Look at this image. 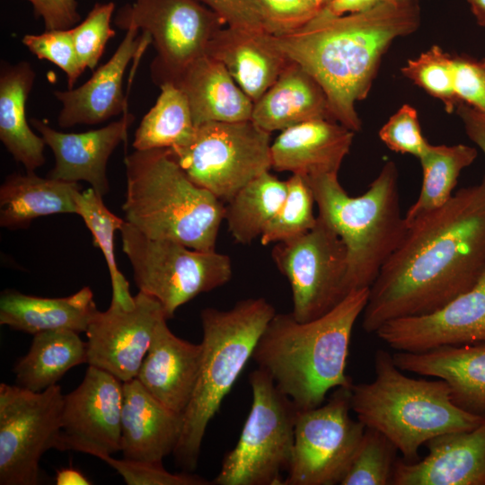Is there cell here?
Segmentation results:
<instances>
[{
    "instance_id": "obj_20",
    "label": "cell",
    "mask_w": 485,
    "mask_h": 485,
    "mask_svg": "<svg viewBox=\"0 0 485 485\" xmlns=\"http://www.w3.org/2000/svg\"><path fill=\"white\" fill-rule=\"evenodd\" d=\"M428 454L397 459L392 485H485V418L474 428L428 440Z\"/></svg>"
},
{
    "instance_id": "obj_46",
    "label": "cell",
    "mask_w": 485,
    "mask_h": 485,
    "mask_svg": "<svg viewBox=\"0 0 485 485\" xmlns=\"http://www.w3.org/2000/svg\"><path fill=\"white\" fill-rule=\"evenodd\" d=\"M33 9L35 17H40L45 31L67 30L81 20L76 0H25Z\"/></svg>"
},
{
    "instance_id": "obj_15",
    "label": "cell",
    "mask_w": 485,
    "mask_h": 485,
    "mask_svg": "<svg viewBox=\"0 0 485 485\" xmlns=\"http://www.w3.org/2000/svg\"><path fill=\"white\" fill-rule=\"evenodd\" d=\"M123 382L89 366L81 384L64 394L57 450L99 458L120 452Z\"/></svg>"
},
{
    "instance_id": "obj_42",
    "label": "cell",
    "mask_w": 485,
    "mask_h": 485,
    "mask_svg": "<svg viewBox=\"0 0 485 485\" xmlns=\"http://www.w3.org/2000/svg\"><path fill=\"white\" fill-rule=\"evenodd\" d=\"M378 136L390 150L418 158L430 145L422 135L417 110L408 104L401 106L390 117Z\"/></svg>"
},
{
    "instance_id": "obj_21",
    "label": "cell",
    "mask_w": 485,
    "mask_h": 485,
    "mask_svg": "<svg viewBox=\"0 0 485 485\" xmlns=\"http://www.w3.org/2000/svg\"><path fill=\"white\" fill-rule=\"evenodd\" d=\"M167 320L158 322L136 378L162 404L182 415L197 383L203 348L173 334Z\"/></svg>"
},
{
    "instance_id": "obj_51",
    "label": "cell",
    "mask_w": 485,
    "mask_h": 485,
    "mask_svg": "<svg viewBox=\"0 0 485 485\" xmlns=\"http://www.w3.org/2000/svg\"><path fill=\"white\" fill-rule=\"evenodd\" d=\"M307 1L310 2L318 10L321 11L326 8L332 0H307Z\"/></svg>"
},
{
    "instance_id": "obj_1",
    "label": "cell",
    "mask_w": 485,
    "mask_h": 485,
    "mask_svg": "<svg viewBox=\"0 0 485 485\" xmlns=\"http://www.w3.org/2000/svg\"><path fill=\"white\" fill-rule=\"evenodd\" d=\"M485 271V176L419 217L369 288L367 333L385 322L432 313L472 287Z\"/></svg>"
},
{
    "instance_id": "obj_50",
    "label": "cell",
    "mask_w": 485,
    "mask_h": 485,
    "mask_svg": "<svg viewBox=\"0 0 485 485\" xmlns=\"http://www.w3.org/2000/svg\"><path fill=\"white\" fill-rule=\"evenodd\" d=\"M478 25L485 27V0H467Z\"/></svg>"
},
{
    "instance_id": "obj_24",
    "label": "cell",
    "mask_w": 485,
    "mask_h": 485,
    "mask_svg": "<svg viewBox=\"0 0 485 485\" xmlns=\"http://www.w3.org/2000/svg\"><path fill=\"white\" fill-rule=\"evenodd\" d=\"M355 132L331 119L305 121L281 131L270 146L271 168L309 177L338 173Z\"/></svg>"
},
{
    "instance_id": "obj_45",
    "label": "cell",
    "mask_w": 485,
    "mask_h": 485,
    "mask_svg": "<svg viewBox=\"0 0 485 485\" xmlns=\"http://www.w3.org/2000/svg\"><path fill=\"white\" fill-rule=\"evenodd\" d=\"M198 1L216 13L228 27L266 31L263 11L258 0Z\"/></svg>"
},
{
    "instance_id": "obj_4",
    "label": "cell",
    "mask_w": 485,
    "mask_h": 485,
    "mask_svg": "<svg viewBox=\"0 0 485 485\" xmlns=\"http://www.w3.org/2000/svg\"><path fill=\"white\" fill-rule=\"evenodd\" d=\"M125 221L149 238L216 250L225 219L222 200L194 183L170 148L135 150L124 159Z\"/></svg>"
},
{
    "instance_id": "obj_2",
    "label": "cell",
    "mask_w": 485,
    "mask_h": 485,
    "mask_svg": "<svg viewBox=\"0 0 485 485\" xmlns=\"http://www.w3.org/2000/svg\"><path fill=\"white\" fill-rule=\"evenodd\" d=\"M419 24V0H386L339 16L322 9L300 29L271 39L322 87L331 119L357 132L362 124L355 104L367 97L383 56Z\"/></svg>"
},
{
    "instance_id": "obj_32",
    "label": "cell",
    "mask_w": 485,
    "mask_h": 485,
    "mask_svg": "<svg viewBox=\"0 0 485 485\" xmlns=\"http://www.w3.org/2000/svg\"><path fill=\"white\" fill-rule=\"evenodd\" d=\"M477 155L476 148L463 144L429 145L419 158L422 184L418 198L404 215L407 226L451 198L462 171L470 166Z\"/></svg>"
},
{
    "instance_id": "obj_22",
    "label": "cell",
    "mask_w": 485,
    "mask_h": 485,
    "mask_svg": "<svg viewBox=\"0 0 485 485\" xmlns=\"http://www.w3.org/2000/svg\"><path fill=\"white\" fill-rule=\"evenodd\" d=\"M182 428V415L150 394L134 378L123 383L120 452L123 458L163 462L173 454Z\"/></svg>"
},
{
    "instance_id": "obj_25",
    "label": "cell",
    "mask_w": 485,
    "mask_h": 485,
    "mask_svg": "<svg viewBox=\"0 0 485 485\" xmlns=\"http://www.w3.org/2000/svg\"><path fill=\"white\" fill-rule=\"evenodd\" d=\"M207 54L219 60L254 102L278 79L291 60L262 30L228 27L208 43Z\"/></svg>"
},
{
    "instance_id": "obj_9",
    "label": "cell",
    "mask_w": 485,
    "mask_h": 485,
    "mask_svg": "<svg viewBox=\"0 0 485 485\" xmlns=\"http://www.w3.org/2000/svg\"><path fill=\"white\" fill-rule=\"evenodd\" d=\"M119 232L137 287L162 304L167 319L232 278L229 256L216 250L199 251L175 241L149 238L126 221Z\"/></svg>"
},
{
    "instance_id": "obj_38",
    "label": "cell",
    "mask_w": 485,
    "mask_h": 485,
    "mask_svg": "<svg viewBox=\"0 0 485 485\" xmlns=\"http://www.w3.org/2000/svg\"><path fill=\"white\" fill-rule=\"evenodd\" d=\"M401 74L431 96L440 100L448 113L460 103L454 90V56L433 46L414 59H409Z\"/></svg>"
},
{
    "instance_id": "obj_12",
    "label": "cell",
    "mask_w": 485,
    "mask_h": 485,
    "mask_svg": "<svg viewBox=\"0 0 485 485\" xmlns=\"http://www.w3.org/2000/svg\"><path fill=\"white\" fill-rule=\"evenodd\" d=\"M271 257L289 283L291 313L298 322L322 316L349 294L346 245L319 216L315 225L307 233L275 243Z\"/></svg>"
},
{
    "instance_id": "obj_6",
    "label": "cell",
    "mask_w": 485,
    "mask_h": 485,
    "mask_svg": "<svg viewBox=\"0 0 485 485\" xmlns=\"http://www.w3.org/2000/svg\"><path fill=\"white\" fill-rule=\"evenodd\" d=\"M275 313L263 297L240 300L228 310L207 307L200 312L201 365L173 452L176 463L186 471L195 470L209 421L251 358Z\"/></svg>"
},
{
    "instance_id": "obj_35",
    "label": "cell",
    "mask_w": 485,
    "mask_h": 485,
    "mask_svg": "<svg viewBox=\"0 0 485 485\" xmlns=\"http://www.w3.org/2000/svg\"><path fill=\"white\" fill-rule=\"evenodd\" d=\"M102 198L93 188L80 190L75 199L77 215L92 233L94 246L101 249L105 258L111 281L110 303L128 307L134 304V296L128 280L118 269L114 253V234L120 230L125 220L110 212Z\"/></svg>"
},
{
    "instance_id": "obj_43",
    "label": "cell",
    "mask_w": 485,
    "mask_h": 485,
    "mask_svg": "<svg viewBox=\"0 0 485 485\" xmlns=\"http://www.w3.org/2000/svg\"><path fill=\"white\" fill-rule=\"evenodd\" d=\"M264 14L266 31L278 36L296 31L319 12L307 0H258Z\"/></svg>"
},
{
    "instance_id": "obj_36",
    "label": "cell",
    "mask_w": 485,
    "mask_h": 485,
    "mask_svg": "<svg viewBox=\"0 0 485 485\" xmlns=\"http://www.w3.org/2000/svg\"><path fill=\"white\" fill-rule=\"evenodd\" d=\"M287 181L286 198L260 240L262 245L296 238L310 231L316 224L313 190L305 177L292 174Z\"/></svg>"
},
{
    "instance_id": "obj_7",
    "label": "cell",
    "mask_w": 485,
    "mask_h": 485,
    "mask_svg": "<svg viewBox=\"0 0 485 485\" xmlns=\"http://www.w3.org/2000/svg\"><path fill=\"white\" fill-rule=\"evenodd\" d=\"M305 178L313 193L317 216L346 245L348 292L370 288L408 231L401 211L395 163H385L367 190L357 197L348 194L338 173Z\"/></svg>"
},
{
    "instance_id": "obj_31",
    "label": "cell",
    "mask_w": 485,
    "mask_h": 485,
    "mask_svg": "<svg viewBox=\"0 0 485 485\" xmlns=\"http://www.w3.org/2000/svg\"><path fill=\"white\" fill-rule=\"evenodd\" d=\"M69 330H56L33 335L29 351L17 360L13 372L15 384L42 392L71 368L87 363V342Z\"/></svg>"
},
{
    "instance_id": "obj_17",
    "label": "cell",
    "mask_w": 485,
    "mask_h": 485,
    "mask_svg": "<svg viewBox=\"0 0 485 485\" xmlns=\"http://www.w3.org/2000/svg\"><path fill=\"white\" fill-rule=\"evenodd\" d=\"M375 335L396 351L406 352L485 343V271L472 287L443 307L389 321Z\"/></svg>"
},
{
    "instance_id": "obj_41",
    "label": "cell",
    "mask_w": 485,
    "mask_h": 485,
    "mask_svg": "<svg viewBox=\"0 0 485 485\" xmlns=\"http://www.w3.org/2000/svg\"><path fill=\"white\" fill-rule=\"evenodd\" d=\"M99 459L113 468L128 485L212 484V481L195 474L172 473L164 469L163 462L116 459L111 455H101Z\"/></svg>"
},
{
    "instance_id": "obj_13",
    "label": "cell",
    "mask_w": 485,
    "mask_h": 485,
    "mask_svg": "<svg viewBox=\"0 0 485 485\" xmlns=\"http://www.w3.org/2000/svg\"><path fill=\"white\" fill-rule=\"evenodd\" d=\"M350 388H337L322 405L298 410L293 454L284 485H335L345 477L366 426L350 417Z\"/></svg>"
},
{
    "instance_id": "obj_49",
    "label": "cell",
    "mask_w": 485,
    "mask_h": 485,
    "mask_svg": "<svg viewBox=\"0 0 485 485\" xmlns=\"http://www.w3.org/2000/svg\"><path fill=\"white\" fill-rule=\"evenodd\" d=\"M57 485H90L92 481L79 470L66 467L57 471L55 476Z\"/></svg>"
},
{
    "instance_id": "obj_5",
    "label": "cell",
    "mask_w": 485,
    "mask_h": 485,
    "mask_svg": "<svg viewBox=\"0 0 485 485\" xmlns=\"http://www.w3.org/2000/svg\"><path fill=\"white\" fill-rule=\"evenodd\" d=\"M374 366L373 382L351 386V410L366 428L386 436L408 463L419 460V448L433 437L472 429L485 418L455 405L444 380L404 375L384 349L375 352Z\"/></svg>"
},
{
    "instance_id": "obj_3",
    "label": "cell",
    "mask_w": 485,
    "mask_h": 485,
    "mask_svg": "<svg viewBox=\"0 0 485 485\" xmlns=\"http://www.w3.org/2000/svg\"><path fill=\"white\" fill-rule=\"evenodd\" d=\"M369 288L351 291L314 320L301 322L292 313H275L251 359L298 410L316 408L331 389L351 388L346 374L353 327L363 313Z\"/></svg>"
},
{
    "instance_id": "obj_11",
    "label": "cell",
    "mask_w": 485,
    "mask_h": 485,
    "mask_svg": "<svg viewBox=\"0 0 485 485\" xmlns=\"http://www.w3.org/2000/svg\"><path fill=\"white\" fill-rule=\"evenodd\" d=\"M64 394L58 384L32 392L0 384V485H37L40 462L57 450Z\"/></svg>"
},
{
    "instance_id": "obj_29",
    "label": "cell",
    "mask_w": 485,
    "mask_h": 485,
    "mask_svg": "<svg viewBox=\"0 0 485 485\" xmlns=\"http://www.w3.org/2000/svg\"><path fill=\"white\" fill-rule=\"evenodd\" d=\"M78 182L49 177L34 172L8 175L0 187V225L15 230L27 228L37 217L56 214H76Z\"/></svg>"
},
{
    "instance_id": "obj_19",
    "label": "cell",
    "mask_w": 485,
    "mask_h": 485,
    "mask_svg": "<svg viewBox=\"0 0 485 485\" xmlns=\"http://www.w3.org/2000/svg\"><path fill=\"white\" fill-rule=\"evenodd\" d=\"M134 120L135 116L125 111L119 120L81 133L57 131L35 118L31 119V124L40 134L55 158V165L48 177L70 182L84 181L104 197L110 190L108 160L116 147L127 139Z\"/></svg>"
},
{
    "instance_id": "obj_33",
    "label": "cell",
    "mask_w": 485,
    "mask_h": 485,
    "mask_svg": "<svg viewBox=\"0 0 485 485\" xmlns=\"http://www.w3.org/2000/svg\"><path fill=\"white\" fill-rule=\"evenodd\" d=\"M287 192V181L268 171L248 182L227 201L224 220L235 242L249 244L260 237L281 207Z\"/></svg>"
},
{
    "instance_id": "obj_48",
    "label": "cell",
    "mask_w": 485,
    "mask_h": 485,
    "mask_svg": "<svg viewBox=\"0 0 485 485\" xmlns=\"http://www.w3.org/2000/svg\"><path fill=\"white\" fill-rule=\"evenodd\" d=\"M386 0H332L324 8L333 15H344L368 11Z\"/></svg>"
},
{
    "instance_id": "obj_37",
    "label": "cell",
    "mask_w": 485,
    "mask_h": 485,
    "mask_svg": "<svg viewBox=\"0 0 485 485\" xmlns=\"http://www.w3.org/2000/svg\"><path fill=\"white\" fill-rule=\"evenodd\" d=\"M398 449L380 431L366 428L340 485L392 484Z\"/></svg>"
},
{
    "instance_id": "obj_30",
    "label": "cell",
    "mask_w": 485,
    "mask_h": 485,
    "mask_svg": "<svg viewBox=\"0 0 485 485\" xmlns=\"http://www.w3.org/2000/svg\"><path fill=\"white\" fill-rule=\"evenodd\" d=\"M35 71L27 61L2 63L0 69V140L26 172L45 163L43 138L31 128L26 101L33 87Z\"/></svg>"
},
{
    "instance_id": "obj_10",
    "label": "cell",
    "mask_w": 485,
    "mask_h": 485,
    "mask_svg": "<svg viewBox=\"0 0 485 485\" xmlns=\"http://www.w3.org/2000/svg\"><path fill=\"white\" fill-rule=\"evenodd\" d=\"M270 135L251 120L206 122L183 145L170 148L187 176L220 200L271 169Z\"/></svg>"
},
{
    "instance_id": "obj_8",
    "label": "cell",
    "mask_w": 485,
    "mask_h": 485,
    "mask_svg": "<svg viewBox=\"0 0 485 485\" xmlns=\"http://www.w3.org/2000/svg\"><path fill=\"white\" fill-rule=\"evenodd\" d=\"M252 401L236 445L214 485H284L294 448L297 408L262 369L249 375Z\"/></svg>"
},
{
    "instance_id": "obj_34",
    "label": "cell",
    "mask_w": 485,
    "mask_h": 485,
    "mask_svg": "<svg viewBox=\"0 0 485 485\" xmlns=\"http://www.w3.org/2000/svg\"><path fill=\"white\" fill-rule=\"evenodd\" d=\"M159 87L161 93L154 105L143 117L135 132L132 144L135 150L172 148L186 143L195 132L185 93L172 82Z\"/></svg>"
},
{
    "instance_id": "obj_18",
    "label": "cell",
    "mask_w": 485,
    "mask_h": 485,
    "mask_svg": "<svg viewBox=\"0 0 485 485\" xmlns=\"http://www.w3.org/2000/svg\"><path fill=\"white\" fill-rule=\"evenodd\" d=\"M126 35L112 57L98 67L84 84L77 88L54 91L62 104L57 117L58 126L71 128L78 124H100L123 114L127 97L123 93V77L133 58H139L152 43L149 34L135 26H128Z\"/></svg>"
},
{
    "instance_id": "obj_44",
    "label": "cell",
    "mask_w": 485,
    "mask_h": 485,
    "mask_svg": "<svg viewBox=\"0 0 485 485\" xmlns=\"http://www.w3.org/2000/svg\"><path fill=\"white\" fill-rule=\"evenodd\" d=\"M454 90L459 102L485 113V58L454 56Z\"/></svg>"
},
{
    "instance_id": "obj_47",
    "label": "cell",
    "mask_w": 485,
    "mask_h": 485,
    "mask_svg": "<svg viewBox=\"0 0 485 485\" xmlns=\"http://www.w3.org/2000/svg\"><path fill=\"white\" fill-rule=\"evenodd\" d=\"M455 110L468 137L485 154V113L464 102H460Z\"/></svg>"
},
{
    "instance_id": "obj_16",
    "label": "cell",
    "mask_w": 485,
    "mask_h": 485,
    "mask_svg": "<svg viewBox=\"0 0 485 485\" xmlns=\"http://www.w3.org/2000/svg\"><path fill=\"white\" fill-rule=\"evenodd\" d=\"M163 318L167 319L162 304L141 291L130 306L110 303L106 311L98 310L85 331L87 364L123 383L136 378Z\"/></svg>"
},
{
    "instance_id": "obj_39",
    "label": "cell",
    "mask_w": 485,
    "mask_h": 485,
    "mask_svg": "<svg viewBox=\"0 0 485 485\" xmlns=\"http://www.w3.org/2000/svg\"><path fill=\"white\" fill-rule=\"evenodd\" d=\"M115 10L113 2L95 3L87 16L70 29L74 45L82 66L93 70L101 59L107 42L115 36L110 26Z\"/></svg>"
},
{
    "instance_id": "obj_40",
    "label": "cell",
    "mask_w": 485,
    "mask_h": 485,
    "mask_svg": "<svg viewBox=\"0 0 485 485\" xmlns=\"http://www.w3.org/2000/svg\"><path fill=\"white\" fill-rule=\"evenodd\" d=\"M22 41L39 59L48 60L63 70L67 78V89L74 88L85 69L78 58L70 29L26 34Z\"/></svg>"
},
{
    "instance_id": "obj_14",
    "label": "cell",
    "mask_w": 485,
    "mask_h": 485,
    "mask_svg": "<svg viewBox=\"0 0 485 485\" xmlns=\"http://www.w3.org/2000/svg\"><path fill=\"white\" fill-rule=\"evenodd\" d=\"M115 23L124 30L135 26L150 35L157 53L151 75L158 85L172 81L206 54L209 41L225 24L198 0H135L119 9Z\"/></svg>"
},
{
    "instance_id": "obj_28",
    "label": "cell",
    "mask_w": 485,
    "mask_h": 485,
    "mask_svg": "<svg viewBox=\"0 0 485 485\" xmlns=\"http://www.w3.org/2000/svg\"><path fill=\"white\" fill-rule=\"evenodd\" d=\"M97 311L89 287L66 297H40L14 289L0 295V324L31 335L56 330L85 332Z\"/></svg>"
},
{
    "instance_id": "obj_23",
    "label": "cell",
    "mask_w": 485,
    "mask_h": 485,
    "mask_svg": "<svg viewBox=\"0 0 485 485\" xmlns=\"http://www.w3.org/2000/svg\"><path fill=\"white\" fill-rule=\"evenodd\" d=\"M392 359L403 372L444 380L455 405L485 416V343L442 346L422 352L396 351Z\"/></svg>"
},
{
    "instance_id": "obj_26",
    "label": "cell",
    "mask_w": 485,
    "mask_h": 485,
    "mask_svg": "<svg viewBox=\"0 0 485 485\" xmlns=\"http://www.w3.org/2000/svg\"><path fill=\"white\" fill-rule=\"evenodd\" d=\"M171 82L187 96L196 127L212 121L251 120L252 100L225 66L207 53L192 61Z\"/></svg>"
},
{
    "instance_id": "obj_27",
    "label": "cell",
    "mask_w": 485,
    "mask_h": 485,
    "mask_svg": "<svg viewBox=\"0 0 485 485\" xmlns=\"http://www.w3.org/2000/svg\"><path fill=\"white\" fill-rule=\"evenodd\" d=\"M321 119L332 120L325 92L307 71L291 61L275 83L253 102L251 120L272 133Z\"/></svg>"
}]
</instances>
